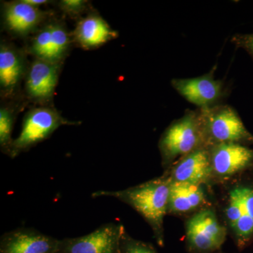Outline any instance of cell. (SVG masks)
<instances>
[{
	"mask_svg": "<svg viewBox=\"0 0 253 253\" xmlns=\"http://www.w3.org/2000/svg\"><path fill=\"white\" fill-rule=\"evenodd\" d=\"M123 226L109 223L90 234L61 240L58 253H122Z\"/></svg>",
	"mask_w": 253,
	"mask_h": 253,
	"instance_id": "ba28073f",
	"label": "cell"
},
{
	"mask_svg": "<svg viewBox=\"0 0 253 253\" xmlns=\"http://www.w3.org/2000/svg\"><path fill=\"white\" fill-rule=\"evenodd\" d=\"M59 63L36 59L32 63L26 79L28 94L37 101L52 97L59 80Z\"/></svg>",
	"mask_w": 253,
	"mask_h": 253,
	"instance_id": "8fae6325",
	"label": "cell"
},
{
	"mask_svg": "<svg viewBox=\"0 0 253 253\" xmlns=\"http://www.w3.org/2000/svg\"><path fill=\"white\" fill-rule=\"evenodd\" d=\"M14 116L11 111L6 108L0 110V145L6 154H10L13 141L11 139Z\"/></svg>",
	"mask_w": 253,
	"mask_h": 253,
	"instance_id": "d6986e66",
	"label": "cell"
},
{
	"mask_svg": "<svg viewBox=\"0 0 253 253\" xmlns=\"http://www.w3.org/2000/svg\"><path fill=\"white\" fill-rule=\"evenodd\" d=\"M212 170L208 150L201 148L181 158L173 169L172 181L201 185Z\"/></svg>",
	"mask_w": 253,
	"mask_h": 253,
	"instance_id": "7c38bea8",
	"label": "cell"
},
{
	"mask_svg": "<svg viewBox=\"0 0 253 253\" xmlns=\"http://www.w3.org/2000/svg\"><path fill=\"white\" fill-rule=\"evenodd\" d=\"M24 2L27 3V4L31 5V6H35V7L39 8L41 5H44L49 3V1L46 0H23Z\"/></svg>",
	"mask_w": 253,
	"mask_h": 253,
	"instance_id": "603a6c76",
	"label": "cell"
},
{
	"mask_svg": "<svg viewBox=\"0 0 253 253\" xmlns=\"http://www.w3.org/2000/svg\"><path fill=\"white\" fill-rule=\"evenodd\" d=\"M212 171L228 176L253 167V149L237 143H224L206 148Z\"/></svg>",
	"mask_w": 253,
	"mask_h": 253,
	"instance_id": "9c48e42d",
	"label": "cell"
},
{
	"mask_svg": "<svg viewBox=\"0 0 253 253\" xmlns=\"http://www.w3.org/2000/svg\"><path fill=\"white\" fill-rule=\"evenodd\" d=\"M171 182L158 178L123 191H96L92 197H113L130 206L147 221L158 244L163 245V219L169 206Z\"/></svg>",
	"mask_w": 253,
	"mask_h": 253,
	"instance_id": "6da1fadb",
	"label": "cell"
},
{
	"mask_svg": "<svg viewBox=\"0 0 253 253\" xmlns=\"http://www.w3.org/2000/svg\"><path fill=\"white\" fill-rule=\"evenodd\" d=\"M86 2L87 1L83 0H63L60 2V5L65 12L77 15L84 11Z\"/></svg>",
	"mask_w": 253,
	"mask_h": 253,
	"instance_id": "7402d4cb",
	"label": "cell"
},
{
	"mask_svg": "<svg viewBox=\"0 0 253 253\" xmlns=\"http://www.w3.org/2000/svg\"><path fill=\"white\" fill-rule=\"evenodd\" d=\"M205 193L201 185L172 181L168 209L184 213L194 211L204 204Z\"/></svg>",
	"mask_w": 253,
	"mask_h": 253,
	"instance_id": "2e32d148",
	"label": "cell"
},
{
	"mask_svg": "<svg viewBox=\"0 0 253 253\" xmlns=\"http://www.w3.org/2000/svg\"><path fill=\"white\" fill-rule=\"evenodd\" d=\"M61 240L31 229H18L1 236L0 253H58Z\"/></svg>",
	"mask_w": 253,
	"mask_h": 253,
	"instance_id": "30bf717a",
	"label": "cell"
},
{
	"mask_svg": "<svg viewBox=\"0 0 253 253\" xmlns=\"http://www.w3.org/2000/svg\"><path fill=\"white\" fill-rule=\"evenodd\" d=\"M64 119L57 111L49 108H37L28 112L23 120L19 135L13 141L9 156L15 157L47 139L59 126L76 125Z\"/></svg>",
	"mask_w": 253,
	"mask_h": 253,
	"instance_id": "277c9868",
	"label": "cell"
},
{
	"mask_svg": "<svg viewBox=\"0 0 253 253\" xmlns=\"http://www.w3.org/2000/svg\"><path fill=\"white\" fill-rule=\"evenodd\" d=\"M186 238L189 248L196 253H212L224 241L226 230L218 221L212 210L205 209L195 214L186 224Z\"/></svg>",
	"mask_w": 253,
	"mask_h": 253,
	"instance_id": "52a82bcc",
	"label": "cell"
},
{
	"mask_svg": "<svg viewBox=\"0 0 253 253\" xmlns=\"http://www.w3.org/2000/svg\"></svg>",
	"mask_w": 253,
	"mask_h": 253,
	"instance_id": "cb8c5ba5",
	"label": "cell"
},
{
	"mask_svg": "<svg viewBox=\"0 0 253 253\" xmlns=\"http://www.w3.org/2000/svg\"><path fill=\"white\" fill-rule=\"evenodd\" d=\"M121 250L122 253H157L151 245L128 236L125 229L121 236Z\"/></svg>",
	"mask_w": 253,
	"mask_h": 253,
	"instance_id": "ffe728a7",
	"label": "cell"
},
{
	"mask_svg": "<svg viewBox=\"0 0 253 253\" xmlns=\"http://www.w3.org/2000/svg\"><path fill=\"white\" fill-rule=\"evenodd\" d=\"M199 111L206 148L224 143L253 145V134L232 106L222 104Z\"/></svg>",
	"mask_w": 253,
	"mask_h": 253,
	"instance_id": "7a4b0ae2",
	"label": "cell"
},
{
	"mask_svg": "<svg viewBox=\"0 0 253 253\" xmlns=\"http://www.w3.org/2000/svg\"><path fill=\"white\" fill-rule=\"evenodd\" d=\"M24 73L23 58L16 50L1 44L0 49V85L10 94L17 87Z\"/></svg>",
	"mask_w": 253,
	"mask_h": 253,
	"instance_id": "9a60e30c",
	"label": "cell"
},
{
	"mask_svg": "<svg viewBox=\"0 0 253 253\" xmlns=\"http://www.w3.org/2000/svg\"><path fill=\"white\" fill-rule=\"evenodd\" d=\"M44 15L39 8L21 0L6 5L4 10V21L9 31L15 34L25 36L41 23Z\"/></svg>",
	"mask_w": 253,
	"mask_h": 253,
	"instance_id": "4fadbf2b",
	"label": "cell"
},
{
	"mask_svg": "<svg viewBox=\"0 0 253 253\" xmlns=\"http://www.w3.org/2000/svg\"><path fill=\"white\" fill-rule=\"evenodd\" d=\"M51 48V25L46 26L33 38L31 51L36 59L49 61Z\"/></svg>",
	"mask_w": 253,
	"mask_h": 253,
	"instance_id": "ac0fdd59",
	"label": "cell"
},
{
	"mask_svg": "<svg viewBox=\"0 0 253 253\" xmlns=\"http://www.w3.org/2000/svg\"><path fill=\"white\" fill-rule=\"evenodd\" d=\"M231 43L236 48L246 51L253 61V33L248 34H235L231 39Z\"/></svg>",
	"mask_w": 253,
	"mask_h": 253,
	"instance_id": "44dd1931",
	"label": "cell"
},
{
	"mask_svg": "<svg viewBox=\"0 0 253 253\" xmlns=\"http://www.w3.org/2000/svg\"><path fill=\"white\" fill-rule=\"evenodd\" d=\"M201 148L206 147L198 109L186 110L182 117L171 123L160 139V151L166 163Z\"/></svg>",
	"mask_w": 253,
	"mask_h": 253,
	"instance_id": "3957f363",
	"label": "cell"
},
{
	"mask_svg": "<svg viewBox=\"0 0 253 253\" xmlns=\"http://www.w3.org/2000/svg\"><path fill=\"white\" fill-rule=\"evenodd\" d=\"M51 48L49 61L59 63L69 46V36L66 30L59 25H51Z\"/></svg>",
	"mask_w": 253,
	"mask_h": 253,
	"instance_id": "e0dca14e",
	"label": "cell"
},
{
	"mask_svg": "<svg viewBox=\"0 0 253 253\" xmlns=\"http://www.w3.org/2000/svg\"><path fill=\"white\" fill-rule=\"evenodd\" d=\"M102 18L90 15L82 19L75 31V38L78 42L86 49L98 47L117 37Z\"/></svg>",
	"mask_w": 253,
	"mask_h": 253,
	"instance_id": "5bb4252c",
	"label": "cell"
},
{
	"mask_svg": "<svg viewBox=\"0 0 253 253\" xmlns=\"http://www.w3.org/2000/svg\"><path fill=\"white\" fill-rule=\"evenodd\" d=\"M214 68L199 77L174 78L171 84L178 94L199 109L223 104L227 95L224 81L214 78Z\"/></svg>",
	"mask_w": 253,
	"mask_h": 253,
	"instance_id": "5b68a950",
	"label": "cell"
},
{
	"mask_svg": "<svg viewBox=\"0 0 253 253\" xmlns=\"http://www.w3.org/2000/svg\"><path fill=\"white\" fill-rule=\"evenodd\" d=\"M226 216L239 249L253 241V185L241 184L229 194Z\"/></svg>",
	"mask_w": 253,
	"mask_h": 253,
	"instance_id": "8992f818",
	"label": "cell"
}]
</instances>
